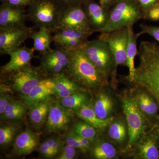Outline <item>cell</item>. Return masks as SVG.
Returning <instances> with one entry per match:
<instances>
[{"mask_svg": "<svg viewBox=\"0 0 159 159\" xmlns=\"http://www.w3.org/2000/svg\"><path fill=\"white\" fill-rule=\"evenodd\" d=\"M40 67L52 76L65 74L70 61V51L61 48L46 51L42 54Z\"/></svg>", "mask_w": 159, "mask_h": 159, "instance_id": "8", "label": "cell"}, {"mask_svg": "<svg viewBox=\"0 0 159 159\" xmlns=\"http://www.w3.org/2000/svg\"><path fill=\"white\" fill-rule=\"evenodd\" d=\"M122 107L128 125L129 140L128 148H130L139 140L144 131L145 122L139 109L134 100L124 99Z\"/></svg>", "mask_w": 159, "mask_h": 159, "instance_id": "11", "label": "cell"}, {"mask_svg": "<svg viewBox=\"0 0 159 159\" xmlns=\"http://www.w3.org/2000/svg\"><path fill=\"white\" fill-rule=\"evenodd\" d=\"M52 32L44 28H40L38 31H34L31 36L34 42L33 48L35 51L42 54L51 50V44L52 40Z\"/></svg>", "mask_w": 159, "mask_h": 159, "instance_id": "23", "label": "cell"}, {"mask_svg": "<svg viewBox=\"0 0 159 159\" xmlns=\"http://www.w3.org/2000/svg\"><path fill=\"white\" fill-rule=\"evenodd\" d=\"M116 148L108 142H103L97 145L93 150V155L98 159H113L116 156Z\"/></svg>", "mask_w": 159, "mask_h": 159, "instance_id": "31", "label": "cell"}, {"mask_svg": "<svg viewBox=\"0 0 159 159\" xmlns=\"http://www.w3.org/2000/svg\"><path fill=\"white\" fill-rule=\"evenodd\" d=\"M109 135L111 139L117 142L124 141L126 135L125 125L120 122H115L111 124L109 129Z\"/></svg>", "mask_w": 159, "mask_h": 159, "instance_id": "32", "label": "cell"}, {"mask_svg": "<svg viewBox=\"0 0 159 159\" xmlns=\"http://www.w3.org/2000/svg\"><path fill=\"white\" fill-rule=\"evenodd\" d=\"M92 107L99 119L105 120L110 118L113 107V102L107 94L100 93L96 98Z\"/></svg>", "mask_w": 159, "mask_h": 159, "instance_id": "25", "label": "cell"}, {"mask_svg": "<svg viewBox=\"0 0 159 159\" xmlns=\"http://www.w3.org/2000/svg\"><path fill=\"white\" fill-rule=\"evenodd\" d=\"M54 84L50 78L43 80L31 89L28 95L22 97L24 102L29 107L54 95Z\"/></svg>", "mask_w": 159, "mask_h": 159, "instance_id": "18", "label": "cell"}, {"mask_svg": "<svg viewBox=\"0 0 159 159\" xmlns=\"http://www.w3.org/2000/svg\"><path fill=\"white\" fill-rule=\"evenodd\" d=\"M63 6H82L84 4L91 1L96 0H59Z\"/></svg>", "mask_w": 159, "mask_h": 159, "instance_id": "41", "label": "cell"}, {"mask_svg": "<svg viewBox=\"0 0 159 159\" xmlns=\"http://www.w3.org/2000/svg\"><path fill=\"white\" fill-rule=\"evenodd\" d=\"M39 145V135L30 129H25L17 135L13 144L12 151L19 156L27 155L36 150Z\"/></svg>", "mask_w": 159, "mask_h": 159, "instance_id": "17", "label": "cell"}, {"mask_svg": "<svg viewBox=\"0 0 159 159\" xmlns=\"http://www.w3.org/2000/svg\"><path fill=\"white\" fill-rule=\"evenodd\" d=\"M73 112L59 102H52L46 122L47 130L51 133L66 130L73 119Z\"/></svg>", "mask_w": 159, "mask_h": 159, "instance_id": "13", "label": "cell"}, {"mask_svg": "<svg viewBox=\"0 0 159 159\" xmlns=\"http://www.w3.org/2000/svg\"><path fill=\"white\" fill-rule=\"evenodd\" d=\"M62 29L93 31L90 27L82 6H63L57 30Z\"/></svg>", "mask_w": 159, "mask_h": 159, "instance_id": "10", "label": "cell"}, {"mask_svg": "<svg viewBox=\"0 0 159 159\" xmlns=\"http://www.w3.org/2000/svg\"><path fill=\"white\" fill-rule=\"evenodd\" d=\"M63 6L59 0H33L27 10L28 20L36 28L56 31Z\"/></svg>", "mask_w": 159, "mask_h": 159, "instance_id": "3", "label": "cell"}, {"mask_svg": "<svg viewBox=\"0 0 159 159\" xmlns=\"http://www.w3.org/2000/svg\"><path fill=\"white\" fill-rule=\"evenodd\" d=\"M33 0H1V2L7 3L11 6L25 8L29 7Z\"/></svg>", "mask_w": 159, "mask_h": 159, "instance_id": "39", "label": "cell"}, {"mask_svg": "<svg viewBox=\"0 0 159 159\" xmlns=\"http://www.w3.org/2000/svg\"><path fill=\"white\" fill-rule=\"evenodd\" d=\"M139 155L143 159H159L158 149L154 142L150 139L143 141L139 146Z\"/></svg>", "mask_w": 159, "mask_h": 159, "instance_id": "30", "label": "cell"}, {"mask_svg": "<svg viewBox=\"0 0 159 159\" xmlns=\"http://www.w3.org/2000/svg\"><path fill=\"white\" fill-rule=\"evenodd\" d=\"M34 31V28L26 25L0 29V53L9 55L31 38Z\"/></svg>", "mask_w": 159, "mask_h": 159, "instance_id": "7", "label": "cell"}, {"mask_svg": "<svg viewBox=\"0 0 159 159\" xmlns=\"http://www.w3.org/2000/svg\"><path fill=\"white\" fill-rule=\"evenodd\" d=\"M19 130V127L15 124L2 125L0 128L1 147L5 148L13 144Z\"/></svg>", "mask_w": 159, "mask_h": 159, "instance_id": "27", "label": "cell"}, {"mask_svg": "<svg viewBox=\"0 0 159 159\" xmlns=\"http://www.w3.org/2000/svg\"><path fill=\"white\" fill-rule=\"evenodd\" d=\"M90 27L94 33L99 32L108 22L110 11L104 9L99 2L91 1L82 5Z\"/></svg>", "mask_w": 159, "mask_h": 159, "instance_id": "15", "label": "cell"}, {"mask_svg": "<svg viewBox=\"0 0 159 159\" xmlns=\"http://www.w3.org/2000/svg\"><path fill=\"white\" fill-rule=\"evenodd\" d=\"M59 102L63 106L75 112L89 104L88 97L85 94L78 91L68 97L60 99Z\"/></svg>", "mask_w": 159, "mask_h": 159, "instance_id": "26", "label": "cell"}, {"mask_svg": "<svg viewBox=\"0 0 159 159\" xmlns=\"http://www.w3.org/2000/svg\"><path fill=\"white\" fill-rule=\"evenodd\" d=\"M118 1L119 0H99V2L104 9L110 11Z\"/></svg>", "mask_w": 159, "mask_h": 159, "instance_id": "43", "label": "cell"}, {"mask_svg": "<svg viewBox=\"0 0 159 159\" xmlns=\"http://www.w3.org/2000/svg\"><path fill=\"white\" fill-rule=\"evenodd\" d=\"M62 142L61 140L56 138L53 146H52V150L54 152L55 156L59 154L62 149Z\"/></svg>", "mask_w": 159, "mask_h": 159, "instance_id": "42", "label": "cell"}, {"mask_svg": "<svg viewBox=\"0 0 159 159\" xmlns=\"http://www.w3.org/2000/svg\"><path fill=\"white\" fill-rule=\"evenodd\" d=\"M144 19L152 21H159V2L148 9L145 15Z\"/></svg>", "mask_w": 159, "mask_h": 159, "instance_id": "35", "label": "cell"}, {"mask_svg": "<svg viewBox=\"0 0 159 159\" xmlns=\"http://www.w3.org/2000/svg\"><path fill=\"white\" fill-rule=\"evenodd\" d=\"M14 100L12 96L9 94L3 93L1 92L0 97V116H2L5 112L6 107Z\"/></svg>", "mask_w": 159, "mask_h": 159, "instance_id": "38", "label": "cell"}, {"mask_svg": "<svg viewBox=\"0 0 159 159\" xmlns=\"http://www.w3.org/2000/svg\"><path fill=\"white\" fill-rule=\"evenodd\" d=\"M3 75L6 76L5 78L11 88L24 97L41 81L47 78L48 74L40 66L34 67L29 66Z\"/></svg>", "mask_w": 159, "mask_h": 159, "instance_id": "6", "label": "cell"}, {"mask_svg": "<svg viewBox=\"0 0 159 159\" xmlns=\"http://www.w3.org/2000/svg\"><path fill=\"white\" fill-rule=\"evenodd\" d=\"M134 101L139 109L149 115H154L158 109L157 105L153 99L144 93L137 94Z\"/></svg>", "mask_w": 159, "mask_h": 159, "instance_id": "28", "label": "cell"}, {"mask_svg": "<svg viewBox=\"0 0 159 159\" xmlns=\"http://www.w3.org/2000/svg\"><path fill=\"white\" fill-rule=\"evenodd\" d=\"M39 147L40 153L43 157L52 158L55 157L54 152L49 145L47 139L40 145Z\"/></svg>", "mask_w": 159, "mask_h": 159, "instance_id": "36", "label": "cell"}, {"mask_svg": "<svg viewBox=\"0 0 159 159\" xmlns=\"http://www.w3.org/2000/svg\"><path fill=\"white\" fill-rule=\"evenodd\" d=\"M65 141L66 144L84 151L82 146L77 140L75 134L71 130H69L66 135Z\"/></svg>", "mask_w": 159, "mask_h": 159, "instance_id": "37", "label": "cell"}, {"mask_svg": "<svg viewBox=\"0 0 159 159\" xmlns=\"http://www.w3.org/2000/svg\"><path fill=\"white\" fill-rule=\"evenodd\" d=\"M133 28L134 25H131L128 27L129 36L127 50V61L126 64L129 70L128 80L129 82L131 83L133 82L135 75L136 68L135 67L134 60L138 52L137 49V40L139 36H140L138 33H135Z\"/></svg>", "mask_w": 159, "mask_h": 159, "instance_id": "21", "label": "cell"}, {"mask_svg": "<svg viewBox=\"0 0 159 159\" xmlns=\"http://www.w3.org/2000/svg\"><path fill=\"white\" fill-rule=\"evenodd\" d=\"M27 107L24 102L12 100L6 107L4 114L1 117V120L14 122L22 120L25 116Z\"/></svg>", "mask_w": 159, "mask_h": 159, "instance_id": "24", "label": "cell"}, {"mask_svg": "<svg viewBox=\"0 0 159 159\" xmlns=\"http://www.w3.org/2000/svg\"><path fill=\"white\" fill-rule=\"evenodd\" d=\"M77 155L76 148L68 144L65 145L60 154L57 157L58 159H72L74 158Z\"/></svg>", "mask_w": 159, "mask_h": 159, "instance_id": "34", "label": "cell"}, {"mask_svg": "<svg viewBox=\"0 0 159 159\" xmlns=\"http://www.w3.org/2000/svg\"><path fill=\"white\" fill-rule=\"evenodd\" d=\"M75 112L77 116L84 122L93 126L96 129L100 130L105 129L113 119L112 118L105 120L99 119L93 107L89 104L84 106Z\"/></svg>", "mask_w": 159, "mask_h": 159, "instance_id": "22", "label": "cell"}, {"mask_svg": "<svg viewBox=\"0 0 159 159\" xmlns=\"http://www.w3.org/2000/svg\"><path fill=\"white\" fill-rule=\"evenodd\" d=\"M34 48H29L26 46L20 47L9 54L10 59L9 62L1 67L2 74L18 70L31 66V60L34 57Z\"/></svg>", "mask_w": 159, "mask_h": 159, "instance_id": "16", "label": "cell"}, {"mask_svg": "<svg viewBox=\"0 0 159 159\" xmlns=\"http://www.w3.org/2000/svg\"><path fill=\"white\" fill-rule=\"evenodd\" d=\"M144 15L136 0H119L110 10L108 22L99 32H108L134 25Z\"/></svg>", "mask_w": 159, "mask_h": 159, "instance_id": "4", "label": "cell"}, {"mask_svg": "<svg viewBox=\"0 0 159 159\" xmlns=\"http://www.w3.org/2000/svg\"><path fill=\"white\" fill-rule=\"evenodd\" d=\"M141 31L138 33L139 35L148 34L159 43V27L148 25H141Z\"/></svg>", "mask_w": 159, "mask_h": 159, "instance_id": "33", "label": "cell"}, {"mask_svg": "<svg viewBox=\"0 0 159 159\" xmlns=\"http://www.w3.org/2000/svg\"><path fill=\"white\" fill-rule=\"evenodd\" d=\"M96 129L87 122L78 121L73 124L70 130L77 135L92 141L97 134Z\"/></svg>", "mask_w": 159, "mask_h": 159, "instance_id": "29", "label": "cell"}, {"mask_svg": "<svg viewBox=\"0 0 159 159\" xmlns=\"http://www.w3.org/2000/svg\"><path fill=\"white\" fill-rule=\"evenodd\" d=\"M93 31L74 29L57 30L54 32L52 40L56 48L71 51L82 48Z\"/></svg>", "mask_w": 159, "mask_h": 159, "instance_id": "12", "label": "cell"}, {"mask_svg": "<svg viewBox=\"0 0 159 159\" xmlns=\"http://www.w3.org/2000/svg\"><path fill=\"white\" fill-rule=\"evenodd\" d=\"M136 1L139 3L144 13V18L148 9L159 2V0H136Z\"/></svg>", "mask_w": 159, "mask_h": 159, "instance_id": "40", "label": "cell"}, {"mask_svg": "<svg viewBox=\"0 0 159 159\" xmlns=\"http://www.w3.org/2000/svg\"><path fill=\"white\" fill-rule=\"evenodd\" d=\"M139 66L133 82L146 89L159 103V43L142 41L138 49Z\"/></svg>", "mask_w": 159, "mask_h": 159, "instance_id": "1", "label": "cell"}, {"mask_svg": "<svg viewBox=\"0 0 159 159\" xmlns=\"http://www.w3.org/2000/svg\"><path fill=\"white\" fill-rule=\"evenodd\" d=\"M28 20L25 8L11 6L2 2L0 6V29L26 25Z\"/></svg>", "mask_w": 159, "mask_h": 159, "instance_id": "14", "label": "cell"}, {"mask_svg": "<svg viewBox=\"0 0 159 159\" xmlns=\"http://www.w3.org/2000/svg\"><path fill=\"white\" fill-rule=\"evenodd\" d=\"M75 134L77 140H78V142L80 143V145H81L83 148L84 151L89 149L91 141L88 140V139H84V138H83V137L77 135L76 134Z\"/></svg>", "mask_w": 159, "mask_h": 159, "instance_id": "44", "label": "cell"}, {"mask_svg": "<svg viewBox=\"0 0 159 159\" xmlns=\"http://www.w3.org/2000/svg\"><path fill=\"white\" fill-rule=\"evenodd\" d=\"M88 57L107 79L110 74L116 75L117 65L113 53L104 40H88L82 47Z\"/></svg>", "mask_w": 159, "mask_h": 159, "instance_id": "5", "label": "cell"}, {"mask_svg": "<svg viewBox=\"0 0 159 159\" xmlns=\"http://www.w3.org/2000/svg\"><path fill=\"white\" fill-rule=\"evenodd\" d=\"M101 33L99 38L108 43L117 65H126L129 36L128 27Z\"/></svg>", "mask_w": 159, "mask_h": 159, "instance_id": "9", "label": "cell"}, {"mask_svg": "<svg viewBox=\"0 0 159 159\" xmlns=\"http://www.w3.org/2000/svg\"><path fill=\"white\" fill-rule=\"evenodd\" d=\"M52 103L50 97L29 107V119L34 127L40 128L45 123Z\"/></svg>", "mask_w": 159, "mask_h": 159, "instance_id": "20", "label": "cell"}, {"mask_svg": "<svg viewBox=\"0 0 159 159\" xmlns=\"http://www.w3.org/2000/svg\"><path fill=\"white\" fill-rule=\"evenodd\" d=\"M70 51V61L65 74L80 86L89 89L101 87L108 79L95 66L82 48Z\"/></svg>", "mask_w": 159, "mask_h": 159, "instance_id": "2", "label": "cell"}, {"mask_svg": "<svg viewBox=\"0 0 159 159\" xmlns=\"http://www.w3.org/2000/svg\"><path fill=\"white\" fill-rule=\"evenodd\" d=\"M50 78L54 84V95L59 99L68 97L80 89V85L65 74H57Z\"/></svg>", "mask_w": 159, "mask_h": 159, "instance_id": "19", "label": "cell"}]
</instances>
